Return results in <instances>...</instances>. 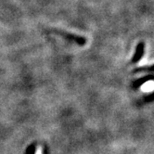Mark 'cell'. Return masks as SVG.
<instances>
[{
    "instance_id": "obj_1",
    "label": "cell",
    "mask_w": 154,
    "mask_h": 154,
    "mask_svg": "<svg viewBox=\"0 0 154 154\" xmlns=\"http://www.w3.org/2000/svg\"><path fill=\"white\" fill-rule=\"evenodd\" d=\"M153 88H154V83H153L152 80L145 83L144 85L141 86V90L143 92H152Z\"/></svg>"
},
{
    "instance_id": "obj_2",
    "label": "cell",
    "mask_w": 154,
    "mask_h": 154,
    "mask_svg": "<svg viewBox=\"0 0 154 154\" xmlns=\"http://www.w3.org/2000/svg\"><path fill=\"white\" fill-rule=\"evenodd\" d=\"M35 154H42V147L41 146H38L37 147V149L35 151Z\"/></svg>"
}]
</instances>
